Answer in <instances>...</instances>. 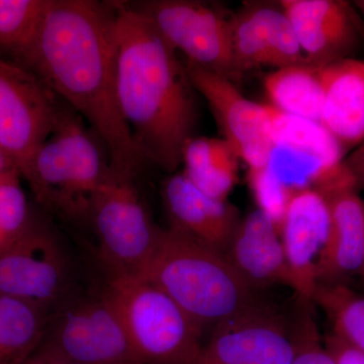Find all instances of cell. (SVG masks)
Returning <instances> with one entry per match:
<instances>
[{"label": "cell", "mask_w": 364, "mask_h": 364, "mask_svg": "<svg viewBox=\"0 0 364 364\" xmlns=\"http://www.w3.org/2000/svg\"><path fill=\"white\" fill-rule=\"evenodd\" d=\"M117 50L114 2L49 0L21 66L90 126L112 171L134 179L145 162L117 102Z\"/></svg>", "instance_id": "1"}, {"label": "cell", "mask_w": 364, "mask_h": 364, "mask_svg": "<svg viewBox=\"0 0 364 364\" xmlns=\"http://www.w3.org/2000/svg\"><path fill=\"white\" fill-rule=\"evenodd\" d=\"M114 2L117 95L144 162L174 172L198 122L195 87L173 48L128 2Z\"/></svg>", "instance_id": "2"}, {"label": "cell", "mask_w": 364, "mask_h": 364, "mask_svg": "<svg viewBox=\"0 0 364 364\" xmlns=\"http://www.w3.org/2000/svg\"><path fill=\"white\" fill-rule=\"evenodd\" d=\"M143 279L149 280L200 326H217L262 305L257 289L219 252L172 228L160 230Z\"/></svg>", "instance_id": "3"}, {"label": "cell", "mask_w": 364, "mask_h": 364, "mask_svg": "<svg viewBox=\"0 0 364 364\" xmlns=\"http://www.w3.org/2000/svg\"><path fill=\"white\" fill-rule=\"evenodd\" d=\"M273 147L267 164L248 170L258 208L279 224L289 200L324 188L343 170L344 151L317 122L270 109Z\"/></svg>", "instance_id": "4"}, {"label": "cell", "mask_w": 364, "mask_h": 364, "mask_svg": "<svg viewBox=\"0 0 364 364\" xmlns=\"http://www.w3.org/2000/svg\"><path fill=\"white\" fill-rule=\"evenodd\" d=\"M85 124L63 107L23 176L38 202L70 220L90 218L95 196L112 171L102 144Z\"/></svg>", "instance_id": "5"}, {"label": "cell", "mask_w": 364, "mask_h": 364, "mask_svg": "<svg viewBox=\"0 0 364 364\" xmlns=\"http://www.w3.org/2000/svg\"><path fill=\"white\" fill-rule=\"evenodd\" d=\"M102 296L144 364H193L202 328L168 294L140 277L109 275Z\"/></svg>", "instance_id": "6"}, {"label": "cell", "mask_w": 364, "mask_h": 364, "mask_svg": "<svg viewBox=\"0 0 364 364\" xmlns=\"http://www.w3.org/2000/svg\"><path fill=\"white\" fill-rule=\"evenodd\" d=\"M88 220L109 275L142 277L161 228L151 219L134 179L111 171L95 196Z\"/></svg>", "instance_id": "7"}, {"label": "cell", "mask_w": 364, "mask_h": 364, "mask_svg": "<svg viewBox=\"0 0 364 364\" xmlns=\"http://www.w3.org/2000/svg\"><path fill=\"white\" fill-rule=\"evenodd\" d=\"M156 28L163 39L186 62L237 81L232 49L233 14L212 2L149 0L130 4Z\"/></svg>", "instance_id": "8"}, {"label": "cell", "mask_w": 364, "mask_h": 364, "mask_svg": "<svg viewBox=\"0 0 364 364\" xmlns=\"http://www.w3.org/2000/svg\"><path fill=\"white\" fill-rule=\"evenodd\" d=\"M58 100L32 72L0 58V149L21 177L58 122Z\"/></svg>", "instance_id": "9"}, {"label": "cell", "mask_w": 364, "mask_h": 364, "mask_svg": "<svg viewBox=\"0 0 364 364\" xmlns=\"http://www.w3.org/2000/svg\"><path fill=\"white\" fill-rule=\"evenodd\" d=\"M44 342L72 364H144L102 294L73 296L53 313Z\"/></svg>", "instance_id": "10"}, {"label": "cell", "mask_w": 364, "mask_h": 364, "mask_svg": "<svg viewBox=\"0 0 364 364\" xmlns=\"http://www.w3.org/2000/svg\"><path fill=\"white\" fill-rule=\"evenodd\" d=\"M0 296L28 301L51 314L73 298L70 265L52 232L31 223L0 254Z\"/></svg>", "instance_id": "11"}, {"label": "cell", "mask_w": 364, "mask_h": 364, "mask_svg": "<svg viewBox=\"0 0 364 364\" xmlns=\"http://www.w3.org/2000/svg\"><path fill=\"white\" fill-rule=\"evenodd\" d=\"M191 85L207 100L224 140L248 170L264 166L273 142L267 104L244 97L233 81L186 62Z\"/></svg>", "instance_id": "12"}, {"label": "cell", "mask_w": 364, "mask_h": 364, "mask_svg": "<svg viewBox=\"0 0 364 364\" xmlns=\"http://www.w3.org/2000/svg\"><path fill=\"white\" fill-rule=\"evenodd\" d=\"M294 352L287 321L263 303L215 327L193 364H291Z\"/></svg>", "instance_id": "13"}, {"label": "cell", "mask_w": 364, "mask_h": 364, "mask_svg": "<svg viewBox=\"0 0 364 364\" xmlns=\"http://www.w3.org/2000/svg\"><path fill=\"white\" fill-rule=\"evenodd\" d=\"M280 6L311 65L353 58L364 43V26L350 4L341 0H282Z\"/></svg>", "instance_id": "14"}, {"label": "cell", "mask_w": 364, "mask_h": 364, "mask_svg": "<svg viewBox=\"0 0 364 364\" xmlns=\"http://www.w3.org/2000/svg\"><path fill=\"white\" fill-rule=\"evenodd\" d=\"M317 191L327 203L329 230L316 267V282L344 284L363 267L364 202L346 168L339 178Z\"/></svg>", "instance_id": "15"}, {"label": "cell", "mask_w": 364, "mask_h": 364, "mask_svg": "<svg viewBox=\"0 0 364 364\" xmlns=\"http://www.w3.org/2000/svg\"><path fill=\"white\" fill-rule=\"evenodd\" d=\"M225 256L257 291L279 284L293 289L299 298L311 301L306 287L287 259L277 224L259 208L242 218Z\"/></svg>", "instance_id": "16"}, {"label": "cell", "mask_w": 364, "mask_h": 364, "mask_svg": "<svg viewBox=\"0 0 364 364\" xmlns=\"http://www.w3.org/2000/svg\"><path fill=\"white\" fill-rule=\"evenodd\" d=\"M162 198L169 228L208 247L226 252L242 219L236 207L210 198L193 186L182 171L165 181Z\"/></svg>", "instance_id": "17"}, {"label": "cell", "mask_w": 364, "mask_h": 364, "mask_svg": "<svg viewBox=\"0 0 364 364\" xmlns=\"http://www.w3.org/2000/svg\"><path fill=\"white\" fill-rule=\"evenodd\" d=\"M279 233L287 259L312 299L316 267L329 230V210L315 189L299 191L287 203L279 223Z\"/></svg>", "instance_id": "18"}, {"label": "cell", "mask_w": 364, "mask_h": 364, "mask_svg": "<svg viewBox=\"0 0 364 364\" xmlns=\"http://www.w3.org/2000/svg\"><path fill=\"white\" fill-rule=\"evenodd\" d=\"M321 124L346 150L364 141V61L340 60L323 66Z\"/></svg>", "instance_id": "19"}, {"label": "cell", "mask_w": 364, "mask_h": 364, "mask_svg": "<svg viewBox=\"0 0 364 364\" xmlns=\"http://www.w3.org/2000/svg\"><path fill=\"white\" fill-rule=\"evenodd\" d=\"M239 160L224 139L193 136L182 149V173L210 198L228 202L239 181Z\"/></svg>", "instance_id": "20"}, {"label": "cell", "mask_w": 364, "mask_h": 364, "mask_svg": "<svg viewBox=\"0 0 364 364\" xmlns=\"http://www.w3.org/2000/svg\"><path fill=\"white\" fill-rule=\"evenodd\" d=\"M322 68L303 64L274 69L268 73L263 81L268 105L277 111L320 123Z\"/></svg>", "instance_id": "21"}, {"label": "cell", "mask_w": 364, "mask_h": 364, "mask_svg": "<svg viewBox=\"0 0 364 364\" xmlns=\"http://www.w3.org/2000/svg\"><path fill=\"white\" fill-rule=\"evenodd\" d=\"M52 314L21 299L0 296V364H23L47 336Z\"/></svg>", "instance_id": "22"}, {"label": "cell", "mask_w": 364, "mask_h": 364, "mask_svg": "<svg viewBox=\"0 0 364 364\" xmlns=\"http://www.w3.org/2000/svg\"><path fill=\"white\" fill-rule=\"evenodd\" d=\"M277 6L279 2H248L234 13L232 49L240 77L245 72L268 67Z\"/></svg>", "instance_id": "23"}, {"label": "cell", "mask_w": 364, "mask_h": 364, "mask_svg": "<svg viewBox=\"0 0 364 364\" xmlns=\"http://www.w3.org/2000/svg\"><path fill=\"white\" fill-rule=\"evenodd\" d=\"M49 0H0V51L21 66L37 39Z\"/></svg>", "instance_id": "24"}, {"label": "cell", "mask_w": 364, "mask_h": 364, "mask_svg": "<svg viewBox=\"0 0 364 364\" xmlns=\"http://www.w3.org/2000/svg\"><path fill=\"white\" fill-rule=\"evenodd\" d=\"M311 301L333 324V333L364 353V296L345 284H317Z\"/></svg>", "instance_id": "25"}, {"label": "cell", "mask_w": 364, "mask_h": 364, "mask_svg": "<svg viewBox=\"0 0 364 364\" xmlns=\"http://www.w3.org/2000/svg\"><path fill=\"white\" fill-rule=\"evenodd\" d=\"M28 198L21 186V176L0 183V254L30 227Z\"/></svg>", "instance_id": "26"}, {"label": "cell", "mask_w": 364, "mask_h": 364, "mask_svg": "<svg viewBox=\"0 0 364 364\" xmlns=\"http://www.w3.org/2000/svg\"><path fill=\"white\" fill-rule=\"evenodd\" d=\"M296 322L291 327V337L294 344V358L291 364H337L335 359L326 350L318 338L317 326L311 316L310 299L299 298Z\"/></svg>", "instance_id": "27"}, {"label": "cell", "mask_w": 364, "mask_h": 364, "mask_svg": "<svg viewBox=\"0 0 364 364\" xmlns=\"http://www.w3.org/2000/svg\"><path fill=\"white\" fill-rule=\"evenodd\" d=\"M303 64L310 63L306 61L294 26L279 1L273 18V35L268 67L279 69Z\"/></svg>", "instance_id": "28"}, {"label": "cell", "mask_w": 364, "mask_h": 364, "mask_svg": "<svg viewBox=\"0 0 364 364\" xmlns=\"http://www.w3.org/2000/svg\"><path fill=\"white\" fill-rule=\"evenodd\" d=\"M324 346L337 364H364L363 352L333 332L326 335Z\"/></svg>", "instance_id": "29"}, {"label": "cell", "mask_w": 364, "mask_h": 364, "mask_svg": "<svg viewBox=\"0 0 364 364\" xmlns=\"http://www.w3.org/2000/svg\"><path fill=\"white\" fill-rule=\"evenodd\" d=\"M343 165L353 179L356 188H364V142L343 159Z\"/></svg>", "instance_id": "30"}, {"label": "cell", "mask_w": 364, "mask_h": 364, "mask_svg": "<svg viewBox=\"0 0 364 364\" xmlns=\"http://www.w3.org/2000/svg\"><path fill=\"white\" fill-rule=\"evenodd\" d=\"M23 364H72L43 342L39 349Z\"/></svg>", "instance_id": "31"}, {"label": "cell", "mask_w": 364, "mask_h": 364, "mask_svg": "<svg viewBox=\"0 0 364 364\" xmlns=\"http://www.w3.org/2000/svg\"><path fill=\"white\" fill-rule=\"evenodd\" d=\"M14 176H21L18 167L13 160L0 149V183Z\"/></svg>", "instance_id": "32"}, {"label": "cell", "mask_w": 364, "mask_h": 364, "mask_svg": "<svg viewBox=\"0 0 364 364\" xmlns=\"http://www.w3.org/2000/svg\"><path fill=\"white\" fill-rule=\"evenodd\" d=\"M356 6L360 9V11H363L364 14V0H361V1L356 2Z\"/></svg>", "instance_id": "33"}, {"label": "cell", "mask_w": 364, "mask_h": 364, "mask_svg": "<svg viewBox=\"0 0 364 364\" xmlns=\"http://www.w3.org/2000/svg\"><path fill=\"white\" fill-rule=\"evenodd\" d=\"M359 274L361 275V277L364 279V249H363V267H361L360 272H359Z\"/></svg>", "instance_id": "34"}]
</instances>
